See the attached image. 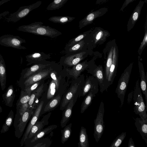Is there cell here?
Listing matches in <instances>:
<instances>
[{
  "mask_svg": "<svg viewBox=\"0 0 147 147\" xmlns=\"http://www.w3.org/2000/svg\"><path fill=\"white\" fill-rule=\"evenodd\" d=\"M43 24L41 22H35L28 25L19 26L17 29L19 31L53 38L62 34L57 30L49 26L43 25Z\"/></svg>",
  "mask_w": 147,
  "mask_h": 147,
  "instance_id": "1",
  "label": "cell"
},
{
  "mask_svg": "<svg viewBox=\"0 0 147 147\" xmlns=\"http://www.w3.org/2000/svg\"><path fill=\"white\" fill-rule=\"evenodd\" d=\"M111 34L109 32L100 27L93 29L89 35L84 38L87 44V49L93 50L103 44Z\"/></svg>",
  "mask_w": 147,
  "mask_h": 147,
  "instance_id": "2",
  "label": "cell"
},
{
  "mask_svg": "<svg viewBox=\"0 0 147 147\" xmlns=\"http://www.w3.org/2000/svg\"><path fill=\"white\" fill-rule=\"evenodd\" d=\"M132 62L126 68L119 80L115 91L121 102L120 107L122 108L124 103V98L129 82L133 66Z\"/></svg>",
  "mask_w": 147,
  "mask_h": 147,
  "instance_id": "3",
  "label": "cell"
},
{
  "mask_svg": "<svg viewBox=\"0 0 147 147\" xmlns=\"http://www.w3.org/2000/svg\"><path fill=\"white\" fill-rule=\"evenodd\" d=\"M134 90L133 98L134 105V112L143 119H147V114L146 110L145 104L139 86V79L136 82Z\"/></svg>",
  "mask_w": 147,
  "mask_h": 147,
  "instance_id": "4",
  "label": "cell"
},
{
  "mask_svg": "<svg viewBox=\"0 0 147 147\" xmlns=\"http://www.w3.org/2000/svg\"><path fill=\"white\" fill-rule=\"evenodd\" d=\"M86 70L88 73L92 74L97 80L100 92L102 93L105 90L107 91L110 86L106 79L102 66L100 65H97L95 63Z\"/></svg>",
  "mask_w": 147,
  "mask_h": 147,
  "instance_id": "5",
  "label": "cell"
},
{
  "mask_svg": "<svg viewBox=\"0 0 147 147\" xmlns=\"http://www.w3.org/2000/svg\"><path fill=\"white\" fill-rule=\"evenodd\" d=\"M41 3L42 1H39L28 6L20 7L16 11L5 17V20L8 22H16L26 16L32 11L38 8Z\"/></svg>",
  "mask_w": 147,
  "mask_h": 147,
  "instance_id": "6",
  "label": "cell"
},
{
  "mask_svg": "<svg viewBox=\"0 0 147 147\" xmlns=\"http://www.w3.org/2000/svg\"><path fill=\"white\" fill-rule=\"evenodd\" d=\"M116 43L115 39L109 41L106 43L102 50L104 55L103 69L106 79L108 82L109 69L112 62L114 48Z\"/></svg>",
  "mask_w": 147,
  "mask_h": 147,
  "instance_id": "7",
  "label": "cell"
},
{
  "mask_svg": "<svg viewBox=\"0 0 147 147\" xmlns=\"http://www.w3.org/2000/svg\"><path fill=\"white\" fill-rule=\"evenodd\" d=\"M104 104L102 101L100 103L97 114L94 123V138L96 142L99 140L103 133L105 125L104 121Z\"/></svg>",
  "mask_w": 147,
  "mask_h": 147,
  "instance_id": "8",
  "label": "cell"
},
{
  "mask_svg": "<svg viewBox=\"0 0 147 147\" xmlns=\"http://www.w3.org/2000/svg\"><path fill=\"white\" fill-rule=\"evenodd\" d=\"M25 42V40L19 36L5 34L0 37V45L18 49H26L25 47L22 45Z\"/></svg>",
  "mask_w": 147,
  "mask_h": 147,
  "instance_id": "9",
  "label": "cell"
},
{
  "mask_svg": "<svg viewBox=\"0 0 147 147\" xmlns=\"http://www.w3.org/2000/svg\"><path fill=\"white\" fill-rule=\"evenodd\" d=\"M93 50L86 49L66 57L64 63L67 65L73 66L80 62L88 56H92L95 53Z\"/></svg>",
  "mask_w": 147,
  "mask_h": 147,
  "instance_id": "10",
  "label": "cell"
},
{
  "mask_svg": "<svg viewBox=\"0 0 147 147\" xmlns=\"http://www.w3.org/2000/svg\"><path fill=\"white\" fill-rule=\"evenodd\" d=\"M33 109L28 108L20 116L15 129V135L18 138H20L22 135L28 122L33 114Z\"/></svg>",
  "mask_w": 147,
  "mask_h": 147,
  "instance_id": "11",
  "label": "cell"
},
{
  "mask_svg": "<svg viewBox=\"0 0 147 147\" xmlns=\"http://www.w3.org/2000/svg\"><path fill=\"white\" fill-rule=\"evenodd\" d=\"M84 76L83 74L81 75L80 81L71 86L68 92L66 93L63 99L60 106V109L63 110L68 104L70 100L74 98L78 88L83 87L85 83Z\"/></svg>",
  "mask_w": 147,
  "mask_h": 147,
  "instance_id": "12",
  "label": "cell"
},
{
  "mask_svg": "<svg viewBox=\"0 0 147 147\" xmlns=\"http://www.w3.org/2000/svg\"><path fill=\"white\" fill-rule=\"evenodd\" d=\"M108 11L107 8L104 7L89 12L79 22V28L81 29L86 26L92 24L96 19L106 14Z\"/></svg>",
  "mask_w": 147,
  "mask_h": 147,
  "instance_id": "13",
  "label": "cell"
},
{
  "mask_svg": "<svg viewBox=\"0 0 147 147\" xmlns=\"http://www.w3.org/2000/svg\"><path fill=\"white\" fill-rule=\"evenodd\" d=\"M43 104L44 102L42 101L40 102L37 106L32 116L31 119L20 141L21 146L23 145L25 140L28 138V136L31 128L37 121L42 108Z\"/></svg>",
  "mask_w": 147,
  "mask_h": 147,
  "instance_id": "14",
  "label": "cell"
},
{
  "mask_svg": "<svg viewBox=\"0 0 147 147\" xmlns=\"http://www.w3.org/2000/svg\"><path fill=\"white\" fill-rule=\"evenodd\" d=\"M140 57L138 56V67L140 77V82L139 86L141 91L145 96V105L146 111H147V72L145 74L142 63L141 61Z\"/></svg>",
  "mask_w": 147,
  "mask_h": 147,
  "instance_id": "15",
  "label": "cell"
},
{
  "mask_svg": "<svg viewBox=\"0 0 147 147\" xmlns=\"http://www.w3.org/2000/svg\"><path fill=\"white\" fill-rule=\"evenodd\" d=\"M119 57V51L118 46L116 43L114 45L112 62L108 78L109 84L110 86L113 82L117 75Z\"/></svg>",
  "mask_w": 147,
  "mask_h": 147,
  "instance_id": "16",
  "label": "cell"
},
{
  "mask_svg": "<svg viewBox=\"0 0 147 147\" xmlns=\"http://www.w3.org/2000/svg\"><path fill=\"white\" fill-rule=\"evenodd\" d=\"M52 69L51 68L44 69L24 79L23 84L25 86L30 85L47 77L50 75Z\"/></svg>",
  "mask_w": 147,
  "mask_h": 147,
  "instance_id": "17",
  "label": "cell"
},
{
  "mask_svg": "<svg viewBox=\"0 0 147 147\" xmlns=\"http://www.w3.org/2000/svg\"><path fill=\"white\" fill-rule=\"evenodd\" d=\"M98 85V81L95 77L92 76H87L81 90L80 96H85L92 90H99Z\"/></svg>",
  "mask_w": 147,
  "mask_h": 147,
  "instance_id": "18",
  "label": "cell"
},
{
  "mask_svg": "<svg viewBox=\"0 0 147 147\" xmlns=\"http://www.w3.org/2000/svg\"><path fill=\"white\" fill-rule=\"evenodd\" d=\"M145 2V1L140 0L134 10L127 22V30L128 32H129L133 28L138 20Z\"/></svg>",
  "mask_w": 147,
  "mask_h": 147,
  "instance_id": "19",
  "label": "cell"
},
{
  "mask_svg": "<svg viewBox=\"0 0 147 147\" xmlns=\"http://www.w3.org/2000/svg\"><path fill=\"white\" fill-rule=\"evenodd\" d=\"M50 65V64H48L36 63L30 67L23 70L21 74V78L23 80L24 79L45 69Z\"/></svg>",
  "mask_w": 147,
  "mask_h": 147,
  "instance_id": "20",
  "label": "cell"
},
{
  "mask_svg": "<svg viewBox=\"0 0 147 147\" xmlns=\"http://www.w3.org/2000/svg\"><path fill=\"white\" fill-rule=\"evenodd\" d=\"M50 57L49 54H47L43 52H35L27 55L26 56V61L28 62L27 65L44 61L49 59Z\"/></svg>",
  "mask_w": 147,
  "mask_h": 147,
  "instance_id": "21",
  "label": "cell"
},
{
  "mask_svg": "<svg viewBox=\"0 0 147 147\" xmlns=\"http://www.w3.org/2000/svg\"><path fill=\"white\" fill-rule=\"evenodd\" d=\"M135 125L142 139L147 144V119H144L137 117L135 119Z\"/></svg>",
  "mask_w": 147,
  "mask_h": 147,
  "instance_id": "22",
  "label": "cell"
},
{
  "mask_svg": "<svg viewBox=\"0 0 147 147\" xmlns=\"http://www.w3.org/2000/svg\"><path fill=\"white\" fill-rule=\"evenodd\" d=\"M47 117L44 116L40 121H37L35 124L31 128L28 136V138L29 139L34 137L46 125L48 124Z\"/></svg>",
  "mask_w": 147,
  "mask_h": 147,
  "instance_id": "23",
  "label": "cell"
},
{
  "mask_svg": "<svg viewBox=\"0 0 147 147\" xmlns=\"http://www.w3.org/2000/svg\"><path fill=\"white\" fill-rule=\"evenodd\" d=\"M74 105L73 98L70 100L67 107L63 112L62 118L61 121V127H64L66 125L71 118Z\"/></svg>",
  "mask_w": 147,
  "mask_h": 147,
  "instance_id": "24",
  "label": "cell"
},
{
  "mask_svg": "<svg viewBox=\"0 0 147 147\" xmlns=\"http://www.w3.org/2000/svg\"><path fill=\"white\" fill-rule=\"evenodd\" d=\"M43 85L42 84L31 93L30 99L28 102V108L34 109L37 101L38 100L43 92Z\"/></svg>",
  "mask_w": 147,
  "mask_h": 147,
  "instance_id": "25",
  "label": "cell"
},
{
  "mask_svg": "<svg viewBox=\"0 0 147 147\" xmlns=\"http://www.w3.org/2000/svg\"><path fill=\"white\" fill-rule=\"evenodd\" d=\"M15 97V94L12 85H10L7 88L5 93L2 95L3 98L7 106L11 107Z\"/></svg>",
  "mask_w": 147,
  "mask_h": 147,
  "instance_id": "26",
  "label": "cell"
},
{
  "mask_svg": "<svg viewBox=\"0 0 147 147\" xmlns=\"http://www.w3.org/2000/svg\"><path fill=\"white\" fill-rule=\"evenodd\" d=\"M99 90H92L86 95L84 100L82 103L80 113H83L91 104L93 98Z\"/></svg>",
  "mask_w": 147,
  "mask_h": 147,
  "instance_id": "27",
  "label": "cell"
},
{
  "mask_svg": "<svg viewBox=\"0 0 147 147\" xmlns=\"http://www.w3.org/2000/svg\"><path fill=\"white\" fill-rule=\"evenodd\" d=\"M7 79L6 67L4 60L0 53V84L1 89L5 88Z\"/></svg>",
  "mask_w": 147,
  "mask_h": 147,
  "instance_id": "28",
  "label": "cell"
},
{
  "mask_svg": "<svg viewBox=\"0 0 147 147\" xmlns=\"http://www.w3.org/2000/svg\"><path fill=\"white\" fill-rule=\"evenodd\" d=\"M78 147H88L89 146L88 136L86 129L81 127L79 134Z\"/></svg>",
  "mask_w": 147,
  "mask_h": 147,
  "instance_id": "29",
  "label": "cell"
},
{
  "mask_svg": "<svg viewBox=\"0 0 147 147\" xmlns=\"http://www.w3.org/2000/svg\"><path fill=\"white\" fill-rule=\"evenodd\" d=\"M75 18L68 16H53L48 19V20L54 23L65 24L71 22Z\"/></svg>",
  "mask_w": 147,
  "mask_h": 147,
  "instance_id": "30",
  "label": "cell"
},
{
  "mask_svg": "<svg viewBox=\"0 0 147 147\" xmlns=\"http://www.w3.org/2000/svg\"><path fill=\"white\" fill-rule=\"evenodd\" d=\"M61 99L59 95L53 97L46 105L44 111L45 112L50 111L55 108L59 103Z\"/></svg>",
  "mask_w": 147,
  "mask_h": 147,
  "instance_id": "31",
  "label": "cell"
},
{
  "mask_svg": "<svg viewBox=\"0 0 147 147\" xmlns=\"http://www.w3.org/2000/svg\"><path fill=\"white\" fill-rule=\"evenodd\" d=\"M57 127L56 125H50L45 129L42 130L38 134L34 137L31 142H34L39 139L42 138L45 135L49 134Z\"/></svg>",
  "mask_w": 147,
  "mask_h": 147,
  "instance_id": "32",
  "label": "cell"
},
{
  "mask_svg": "<svg viewBox=\"0 0 147 147\" xmlns=\"http://www.w3.org/2000/svg\"><path fill=\"white\" fill-rule=\"evenodd\" d=\"M87 49V44L84 38L75 45L69 47L68 51L70 52H81Z\"/></svg>",
  "mask_w": 147,
  "mask_h": 147,
  "instance_id": "33",
  "label": "cell"
},
{
  "mask_svg": "<svg viewBox=\"0 0 147 147\" xmlns=\"http://www.w3.org/2000/svg\"><path fill=\"white\" fill-rule=\"evenodd\" d=\"M14 117V113L11 110L7 116L4 123L2 126L1 131V133H3L7 131L12 125Z\"/></svg>",
  "mask_w": 147,
  "mask_h": 147,
  "instance_id": "34",
  "label": "cell"
},
{
  "mask_svg": "<svg viewBox=\"0 0 147 147\" xmlns=\"http://www.w3.org/2000/svg\"><path fill=\"white\" fill-rule=\"evenodd\" d=\"M68 0H53L47 7V10L59 9L67 2Z\"/></svg>",
  "mask_w": 147,
  "mask_h": 147,
  "instance_id": "35",
  "label": "cell"
},
{
  "mask_svg": "<svg viewBox=\"0 0 147 147\" xmlns=\"http://www.w3.org/2000/svg\"><path fill=\"white\" fill-rule=\"evenodd\" d=\"M72 125V123H70L66 125L64 129L61 130V142L62 144L64 143L70 137L71 132Z\"/></svg>",
  "mask_w": 147,
  "mask_h": 147,
  "instance_id": "36",
  "label": "cell"
},
{
  "mask_svg": "<svg viewBox=\"0 0 147 147\" xmlns=\"http://www.w3.org/2000/svg\"><path fill=\"white\" fill-rule=\"evenodd\" d=\"M147 45V16L144 26V33L143 40L141 42L140 46L138 51L139 55L141 56L142 52Z\"/></svg>",
  "mask_w": 147,
  "mask_h": 147,
  "instance_id": "37",
  "label": "cell"
},
{
  "mask_svg": "<svg viewBox=\"0 0 147 147\" xmlns=\"http://www.w3.org/2000/svg\"><path fill=\"white\" fill-rule=\"evenodd\" d=\"M93 29L84 32L83 33L79 35L75 38L73 39L67 45L68 47H70L79 42L88 36Z\"/></svg>",
  "mask_w": 147,
  "mask_h": 147,
  "instance_id": "38",
  "label": "cell"
},
{
  "mask_svg": "<svg viewBox=\"0 0 147 147\" xmlns=\"http://www.w3.org/2000/svg\"><path fill=\"white\" fill-rule=\"evenodd\" d=\"M30 95L24 90L21 91L20 97L16 104V108L28 102L30 99Z\"/></svg>",
  "mask_w": 147,
  "mask_h": 147,
  "instance_id": "39",
  "label": "cell"
},
{
  "mask_svg": "<svg viewBox=\"0 0 147 147\" xmlns=\"http://www.w3.org/2000/svg\"><path fill=\"white\" fill-rule=\"evenodd\" d=\"M58 90L55 82L52 79L50 83L48 90L47 96V98L48 99H49L53 98L56 91Z\"/></svg>",
  "mask_w": 147,
  "mask_h": 147,
  "instance_id": "40",
  "label": "cell"
},
{
  "mask_svg": "<svg viewBox=\"0 0 147 147\" xmlns=\"http://www.w3.org/2000/svg\"><path fill=\"white\" fill-rule=\"evenodd\" d=\"M126 135V132L122 133L114 140L110 147H116L120 146L125 138Z\"/></svg>",
  "mask_w": 147,
  "mask_h": 147,
  "instance_id": "41",
  "label": "cell"
},
{
  "mask_svg": "<svg viewBox=\"0 0 147 147\" xmlns=\"http://www.w3.org/2000/svg\"><path fill=\"white\" fill-rule=\"evenodd\" d=\"M40 82V80L30 85L25 87L24 91L28 94H31V93L37 88Z\"/></svg>",
  "mask_w": 147,
  "mask_h": 147,
  "instance_id": "42",
  "label": "cell"
},
{
  "mask_svg": "<svg viewBox=\"0 0 147 147\" xmlns=\"http://www.w3.org/2000/svg\"><path fill=\"white\" fill-rule=\"evenodd\" d=\"M16 109L20 116H22L28 109V102L21 105Z\"/></svg>",
  "mask_w": 147,
  "mask_h": 147,
  "instance_id": "43",
  "label": "cell"
},
{
  "mask_svg": "<svg viewBox=\"0 0 147 147\" xmlns=\"http://www.w3.org/2000/svg\"><path fill=\"white\" fill-rule=\"evenodd\" d=\"M50 75L52 79L55 82L57 88V89H58L59 86L60 80L59 77H57L56 74V72H55V71L52 70V69L50 72Z\"/></svg>",
  "mask_w": 147,
  "mask_h": 147,
  "instance_id": "44",
  "label": "cell"
},
{
  "mask_svg": "<svg viewBox=\"0 0 147 147\" xmlns=\"http://www.w3.org/2000/svg\"><path fill=\"white\" fill-rule=\"evenodd\" d=\"M134 0H125L121 7L120 10L122 11L130 3L133 2Z\"/></svg>",
  "mask_w": 147,
  "mask_h": 147,
  "instance_id": "45",
  "label": "cell"
},
{
  "mask_svg": "<svg viewBox=\"0 0 147 147\" xmlns=\"http://www.w3.org/2000/svg\"><path fill=\"white\" fill-rule=\"evenodd\" d=\"M134 90H132L128 94L127 99V103L129 104L132 101L133 96Z\"/></svg>",
  "mask_w": 147,
  "mask_h": 147,
  "instance_id": "46",
  "label": "cell"
},
{
  "mask_svg": "<svg viewBox=\"0 0 147 147\" xmlns=\"http://www.w3.org/2000/svg\"><path fill=\"white\" fill-rule=\"evenodd\" d=\"M128 147H135L136 146L134 144V142L133 141L132 138H130L129 140Z\"/></svg>",
  "mask_w": 147,
  "mask_h": 147,
  "instance_id": "47",
  "label": "cell"
},
{
  "mask_svg": "<svg viewBox=\"0 0 147 147\" xmlns=\"http://www.w3.org/2000/svg\"><path fill=\"white\" fill-rule=\"evenodd\" d=\"M9 13V11H6L2 13H0V20L4 17L6 15L8 14Z\"/></svg>",
  "mask_w": 147,
  "mask_h": 147,
  "instance_id": "48",
  "label": "cell"
},
{
  "mask_svg": "<svg viewBox=\"0 0 147 147\" xmlns=\"http://www.w3.org/2000/svg\"><path fill=\"white\" fill-rule=\"evenodd\" d=\"M108 0H96V4L97 5L100 4L105 3Z\"/></svg>",
  "mask_w": 147,
  "mask_h": 147,
  "instance_id": "49",
  "label": "cell"
},
{
  "mask_svg": "<svg viewBox=\"0 0 147 147\" xmlns=\"http://www.w3.org/2000/svg\"><path fill=\"white\" fill-rule=\"evenodd\" d=\"M11 0H1L0 1V6L2 5L3 3H6Z\"/></svg>",
  "mask_w": 147,
  "mask_h": 147,
  "instance_id": "50",
  "label": "cell"
},
{
  "mask_svg": "<svg viewBox=\"0 0 147 147\" xmlns=\"http://www.w3.org/2000/svg\"><path fill=\"white\" fill-rule=\"evenodd\" d=\"M2 111V109L0 105V113H1Z\"/></svg>",
  "mask_w": 147,
  "mask_h": 147,
  "instance_id": "51",
  "label": "cell"
}]
</instances>
